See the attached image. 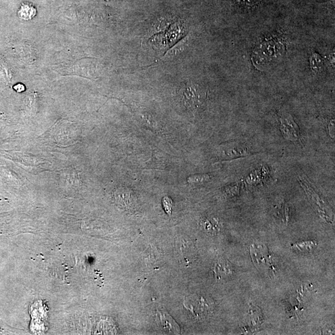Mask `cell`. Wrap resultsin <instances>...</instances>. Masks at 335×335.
I'll use <instances>...</instances> for the list:
<instances>
[{"label": "cell", "instance_id": "8992f818", "mask_svg": "<svg viewBox=\"0 0 335 335\" xmlns=\"http://www.w3.org/2000/svg\"><path fill=\"white\" fill-rule=\"evenodd\" d=\"M210 179H211V176L208 174H204V175L191 176L189 177L188 181L189 183L193 184V185H201V184L208 182Z\"/></svg>", "mask_w": 335, "mask_h": 335}, {"label": "cell", "instance_id": "3957f363", "mask_svg": "<svg viewBox=\"0 0 335 335\" xmlns=\"http://www.w3.org/2000/svg\"><path fill=\"white\" fill-rule=\"evenodd\" d=\"M156 322H157L158 327L167 334H178L180 333V327L172 317L165 312H158L156 316Z\"/></svg>", "mask_w": 335, "mask_h": 335}, {"label": "cell", "instance_id": "7a4b0ae2", "mask_svg": "<svg viewBox=\"0 0 335 335\" xmlns=\"http://www.w3.org/2000/svg\"><path fill=\"white\" fill-rule=\"evenodd\" d=\"M280 127L283 137L290 141H299L301 138L300 129L292 116L283 114L280 118Z\"/></svg>", "mask_w": 335, "mask_h": 335}, {"label": "cell", "instance_id": "52a82bcc", "mask_svg": "<svg viewBox=\"0 0 335 335\" xmlns=\"http://www.w3.org/2000/svg\"><path fill=\"white\" fill-rule=\"evenodd\" d=\"M33 12L35 13V10L34 7L32 6H29L27 5V11L26 8V6L25 5H23L21 7V10L19 12V15L20 16L22 17V18L27 19L29 18V17H32L34 16V14H33Z\"/></svg>", "mask_w": 335, "mask_h": 335}, {"label": "cell", "instance_id": "6da1fadb", "mask_svg": "<svg viewBox=\"0 0 335 335\" xmlns=\"http://www.w3.org/2000/svg\"><path fill=\"white\" fill-rule=\"evenodd\" d=\"M206 96V93L203 87L188 81L181 84L178 89L176 99L183 108L193 111L203 104Z\"/></svg>", "mask_w": 335, "mask_h": 335}, {"label": "cell", "instance_id": "ba28073f", "mask_svg": "<svg viewBox=\"0 0 335 335\" xmlns=\"http://www.w3.org/2000/svg\"><path fill=\"white\" fill-rule=\"evenodd\" d=\"M261 0H237L240 4L245 5V6H252L257 4Z\"/></svg>", "mask_w": 335, "mask_h": 335}, {"label": "cell", "instance_id": "5b68a950", "mask_svg": "<svg viewBox=\"0 0 335 335\" xmlns=\"http://www.w3.org/2000/svg\"><path fill=\"white\" fill-rule=\"evenodd\" d=\"M311 67L314 72L317 73L323 70L324 62L322 58L316 53H314L311 59Z\"/></svg>", "mask_w": 335, "mask_h": 335}, {"label": "cell", "instance_id": "277c9868", "mask_svg": "<svg viewBox=\"0 0 335 335\" xmlns=\"http://www.w3.org/2000/svg\"><path fill=\"white\" fill-rule=\"evenodd\" d=\"M249 154L250 152L247 147L240 145H228L222 148L219 152L220 157L223 160L245 157Z\"/></svg>", "mask_w": 335, "mask_h": 335}]
</instances>
